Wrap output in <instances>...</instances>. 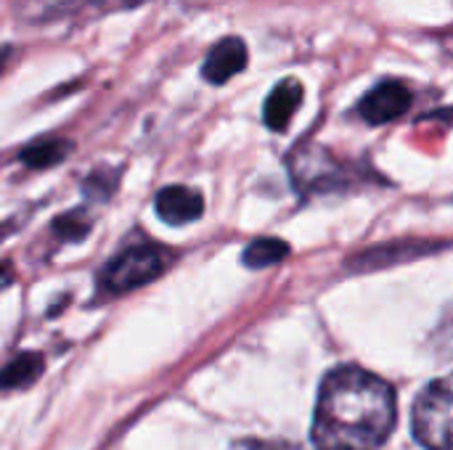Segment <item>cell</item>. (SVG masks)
Instances as JSON below:
<instances>
[{"label": "cell", "mask_w": 453, "mask_h": 450, "mask_svg": "<svg viewBox=\"0 0 453 450\" xmlns=\"http://www.w3.org/2000/svg\"><path fill=\"white\" fill-rule=\"evenodd\" d=\"M395 419L393 385L366 369L340 366L321 382L311 438L316 450H377L393 435Z\"/></svg>", "instance_id": "cell-1"}, {"label": "cell", "mask_w": 453, "mask_h": 450, "mask_svg": "<svg viewBox=\"0 0 453 450\" xmlns=\"http://www.w3.org/2000/svg\"><path fill=\"white\" fill-rule=\"evenodd\" d=\"M173 260L175 252L162 244H135L106 265L101 286L109 294H127L159 278L173 265Z\"/></svg>", "instance_id": "cell-2"}, {"label": "cell", "mask_w": 453, "mask_h": 450, "mask_svg": "<svg viewBox=\"0 0 453 450\" xmlns=\"http://www.w3.org/2000/svg\"><path fill=\"white\" fill-rule=\"evenodd\" d=\"M451 411L453 395L449 379H438L419 393L411 414V430L422 448L451 450Z\"/></svg>", "instance_id": "cell-3"}, {"label": "cell", "mask_w": 453, "mask_h": 450, "mask_svg": "<svg viewBox=\"0 0 453 450\" xmlns=\"http://www.w3.org/2000/svg\"><path fill=\"white\" fill-rule=\"evenodd\" d=\"M411 106V90L401 80H382L374 85L358 103V114L369 125H388L398 117H403Z\"/></svg>", "instance_id": "cell-4"}, {"label": "cell", "mask_w": 453, "mask_h": 450, "mask_svg": "<svg viewBox=\"0 0 453 450\" xmlns=\"http://www.w3.org/2000/svg\"><path fill=\"white\" fill-rule=\"evenodd\" d=\"M247 61H250L247 42L236 34L223 37L220 42H215L210 48V53L202 64V77L210 85H226L228 80H234L239 72L247 69Z\"/></svg>", "instance_id": "cell-5"}, {"label": "cell", "mask_w": 453, "mask_h": 450, "mask_svg": "<svg viewBox=\"0 0 453 450\" xmlns=\"http://www.w3.org/2000/svg\"><path fill=\"white\" fill-rule=\"evenodd\" d=\"M154 207H157V215L167 225H188L202 217L204 199L199 191H194L188 186H167L157 194Z\"/></svg>", "instance_id": "cell-6"}, {"label": "cell", "mask_w": 453, "mask_h": 450, "mask_svg": "<svg viewBox=\"0 0 453 450\" xmlns=\"http://www.w3.org/2000/svg\"><path fill=\"white\" fill-rule=\"evenodd\" d=\"M303 95H305V90H303V82H300L297 77L281 80V82L271 90V95L265 98L263 119H265L268 130L284 133V130L289 127L292 117L297 114L300 103H303Z\"/></svg>", "instance_id": "cell-7"}, {"label": "cell", "mask_w": 453, "mask_h": 450, "mask_svg": "<svg viewBox=\"0 0 453 450\" xmlns=\"http://www.w3.org/2000/svg\"><path fill=\"white\" fill-rule=\"evenodd\" d=\"M42 371H45V358L40 353H19L0 371V395L32 387L42 377Z\"/></svg>", "instance_id": "cell-8"}, {"label": "cell", "mask_w": 453, "mask_h": 450, "mask_svg": "<svg viewBox=\"0 0 453 450\" xmlns=\"http://www.w3.org/2000/svg\"><path fill=\"white\" fill-rule=\"evenodd\" d=\"M69 151H72V143L66 138H40L21 151V162L32 170H45V167L61 164L69 156Z\"/></svg>", "instance_id": "cell-9"}, {"label": "cell", "mask_w": 453, "mask_h": 450, "mask_svg": "<svg viewBox=\"0 0 453 450\" xmlns=\"http://www.w3.org/2000/svg\"><path fill=\"white\" fill-rule=\"evenodd\" d=\"M287 255H289V244H284L281 239H273V236H263V239H255L244 249L242 257H244L247 268H268V265L281 263Z\"/></svg>", "instance_id": "cell-10"}, {"label": "cell", "mask_w": 453, "mask_h": 450, "mask_svg": "<svg viewBox=\"0 0 453 450\" xmlns=\"http://www.w3.org/2000/svg\"><path fill=\"white\" fill-rule=\"evenodd\" d=\"M53 231L58 233V239L64 241H82L90 231V217L77 210V212H64L56 223H53Z\"/></svg>", "instance_id": "cell-11"}, {"label": "cell", "mask_w": 453, "mask_h": 450, "mask_svg": "<svg viewBox=\"0 0 453 450\" xmlns=\"http://www.w3.org/2000/svg\"><path fill=\"white\" fill-rule=\"evenodd\" d=\"M74 0H24V16L27 19H48L56 16V11L72 5Z\"/></svg>", "instance_id": "cell-12"}, {"label": "cell", "mask_w": 453, "mask_h": 450, "mask_svg": "<svg viewBox=\"0 0 453 450\" xmlns=\"http://www.w3.org/2000/svg\"><path fill=\"white\" fill-rule=\"evenodd\" d=\"M236 450H300L297 446L289 443H260V440H250V443H239Z\"/></svg>", "instance_id": "cell-13"}, {"label": "cell", "mask_w": 453, "mask_h": 450, "mask_svg": "<svg viewBox=\"0 0 453 450\" xmlns=\"http://www.w3.org/2000/svg\"><path fill=\"white\" fill-rule=\"evenodd\" d=\"M11 281H13V278H11V268H8V265H0V289H5Z\"/></svg>", "instance_id": "cell-14"}, {"label": "cell", "mask_w": 453, "mask_h": 450, "mask_svg": "<svg viewBox=\"0 0 453 450\" xmlns=\"http://www.w3.org/2000/svg\"><path fill=\"white\" fill-rule=\"evenodd\" d=\"M5 239V225H0V241Z\"/></svg>", "instance_id": "cell-15"}]
</instances>
